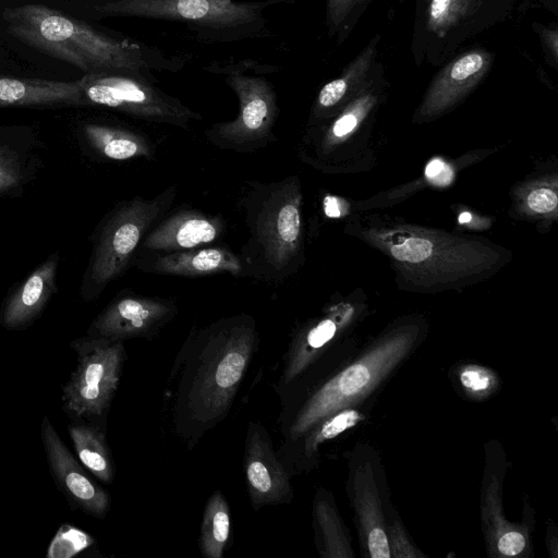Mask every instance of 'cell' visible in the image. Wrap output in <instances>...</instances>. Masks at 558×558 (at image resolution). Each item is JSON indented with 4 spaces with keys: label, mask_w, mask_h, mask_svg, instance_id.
Masks as SVG:
<instances>
[{
    "label": "cell",
    "mask_w": 558,
    "mask_h": 558,
    "mask_svg": "<svg viewBox=\"0 0 558 558\" xmlns=\"http://www.w3.org/2000/svg\"><path fill=\"white\" fill-rule=\"evenodd\" d=\"M258 343L248 315L220 319L185 341L170 379L177 378L173 425L189 449L228 415Z\"/></svg>",
    "instance_id": "6da1fadb"
},
{
    "label": "cell",
    "mask_w": 558,
    "mask_h": 558,
    "mask_svg": "<svg viewBox=\"0 0 558 558\" xmlns=\"http://www.w3.org/2000/svg\"><path fill=\"white\" fill-rule=\"evenodd\" d=\"M4 20L20 40L86 74H143L148 68L147 54L138 44L112 38L49 7L19 5L7 10Z\"/></svg>",
    "instance_id": "7a4b0ae2"
},
{
    "label": "cell",
    "mask_w": 558,
    "mask_h": 558,
    "mask_svg": "<svg viewBox=\"0 0 558 558\" xmlns=\"http://www.w3.org/2000/svg\"><path fill=\"white\" fill-rule=\"evenodd\" d=\"M404 338L392 339L328 379L307 398L284 405L280 413L283 444L298 439L320 420L356 403L402 359L409 347Z\"/></svg>",
    "instance_id": "3957f363"
},
{
    "label": "cell",
    "mask_w": 558,
    "mask_h": 558,
    "mask_svg": "<svg viewBox=\"0 0 558 558\" xmlns=\"http://www.w3.org/2000/svg\"><path fill=\"white\" fill-rule=\"evenodd\" d=\"M175 189L168 187L153 198L133 197L119 204L107 217L92 255L83 293L97 296L128 268L153 225L170 207Z\"/></svg>",
    "instance_id": "277c9868"
},
{
    "label": "cell",
    "mask_w": 558,
    "mask_h": 558,
    "mask_svg": "<svg viewBox=\"0 0 558 558\" xmlns=\"http://www.w3.org/2000/svg\"><path fill=\"white\" fill-rule=\"evenodd\" d=\"M76 365L62 387V411L69 420L107 426L126 352L123 341L84 336L70 343Z\"/></svg>",
    "instance_id": "5b68a950"
},
{
    "label": "cell",
    "mask_w": 558,
    "mask_h": 558,
    "mask_svg": "<svg viewBox=\"0 0 558 558\" xmlns=\"http://www.w3.org/2000/svg\"><path fill=\"white\" fill-rule=\"evenodd\" d=\"M248 225L258 254L274 277L291 270L301 242L299 189L292 179L260 185L248 205Z\"/></svg>",
    "instance_id": "8992f818"
},
{
    "label": "cell",
    "mask_w": 558,
    "mask_h": 558,
    "mask_svg": "<svg viewBox=\"0 0 558 558\" xmlns=\"http://www.w3.org/2000/svg\"><path fill=\"white\" fill-rule=\"evenodd\" d=\"M78 81L86 105L107 107L140 120L184 130L202 120L199 113L153 85L142 73L85 74Z\"/></svg>",
    "instance_id": "52a82bcc"
},
{
    "label": "cell",
    "mask_w": 558,
    "mask_h": 558,
    "mask_svg": "<svg viewBox=\"0 0 558 558\" xmlns=\"http://www.w3.org/2000/svg\"><path fill=\"white\" fill-rule=\"evenodd\" d=\"M239 99L235 119L211 125L208 141L222 149L252 153L274 141L278 116L276 93L263 77L230 72L226 78Z\"/></svg>",
    "instance_id": "ba28073f"
},
{
    "label": "cell",
    "mask_w": 558,
    "mask_h": 558,
    "mask_svg": "<svg viewBox=\"0 0 558 558\" xmlns=\"http://www.w3.org/2000/svg\"><path fill=\"white\" fill-rule=\"evenodd\" d=\"M266 5L235 0H104L93 10L98 17H142L232 28L256 21Z\"/></svg>",
    "instance_id": "9c48e42d"
},
{
    "label": "cell",
    "mask_w": 558,
    "mask_h": 558,
    "mask_svg": "<svg viewBox=\"0 0 558 558\" xmlns=\"http://www.w3.org/2000/svg\"><path fill=\"white\" fill-rule=\"evenodd\" d=\"M40 439L52 481L71 509L105 519L111 507L110 494L90 477L46 415L40 423Z\"/></svg>",
    "instance_id": "30bf717a"
},
{
    "label": "cell",
    "mask_w": 558,
    "mask_h": 558,
    "mask_svg": "<svg viewBox=\"0 0 558 558\" xmlns=\"http://www.w3.org/2000/svg\"><path fill=\"white\" fill-rule=\"evenodd\" d=\"M243 466L250 502L255 511L292 501L291 473L275 451L266 427L255 421H250L246 427Z\"/></svg>",
    "instance_id": "8fae6325"
},
{
    "label": "cell",
    "mask_w": 558,
    "mask_h": 558,
    "mask_svg": "<svg viewBox=\"0 0 558 558\" xmlns=\"http://www.w3.org/2000/svg\"><path fill=\"white\" fill-rule=\"evenodd\" d=\"M171 300L126 293L112 300L92 322L87 336L110 341L151 338L177 314Z\"/></svg>",
    "instance_id": "7c38bea8"
},
{
    "label": "cell",
    "mask_w": 558,
    "mask_h": 558,
    "mask_svg": "<svg viewBox=\"0 0 558 558\" xmlns=\"http://www.w3.org/2000/svg\"><path fill=\"white\" fill-rule=\"evenodd\" d=\"M223 221L197 210H180L159 221L145 235L142 248L177 252L216 241L223 232Z\"/></svg>",
    "instance_id": "4fadbf2b"
},
{
    "label": "cell",
    "mask_w": 558,
    "mask_h": 558,
    "mask_svg": "<svg viewBox=\"0 0 558 558\" xmlns=\"http://www.w3.org/2000/svg\"><path fill=\"white\" fill-rule=\"evenodd\" d=\"M140 268L155 274L180 277L210 276L220 272L241 275L243 264L231 251L210 246L167 252L140 264Z\"/></svg>",
    "instance_id": "5bb4252c"
},
{
    "label": "cell",
    "mask_w": 558,
    "mask_h": 558,
    "mask_svg": "<svg viewBox=\"0 0 558 558\" xmlns=\"http://www.w3.org/2000/svg\"><path fill=\"white\" fill-rule=\"evenodd\" d=\"M58 257L41 264L5 301L0 324L7 330H22L32 325L56 291Z\"/></svg>",
    "instance_id": "9a60e30c"
},
{
    "label": "cell",
    "mask_w": 558,
    "mask_h": 558,
    "mask_svg": "<svg viewBox=\"0 0 558 558\" xmlns=\"http://www.w3.org/2000/svg\"><path fill=\"white\" fill-rule=\"evenodd\" d=\"M86 105L80 81L59 82L0 75V107Z\"/></svg>",
    "instance_id": "2e32d148"
},
{
    "label": "cell",
    "mask_w": 558,
    "mask_h": 558,
    "mask_svg": "<svg viewBox=\"0 0 558 558\" xmlns=\"http://www.w3.org/2000/svg\"><path fill=\"white\" fill-rule=\"evenodd\" d=\"M66 430L82 465L97 481L111 484L116 468L107 439V426L83 420H70Z\"/></svg>",
    "instance_id": "e0dca14e"
},
{
    "label": "cell",
    "mask_w": 558,
    "mask_h": 558,
    "mask_svg": "<svg viewBox=\"0 0 558 558\" xmlns=\"http://www.w3.org/2000/svg\"><path fill=\"white\" fill-rule=\"evenodd\" d=\"M83 130L90 146L107 159L125 161L154 155L151 142L132 130L96 123H88Z\"/></svg>",
    "instance_id": "ac0fdd59"
},
{
    "label": "cell",
    "mask_w": 558,
    "mask_h": 558,
    "mask_svg": "<svg viewBox=\"0 0 558 558\" xmlns=\"http://www.w3.org/2000/svg\"><path fill=\"white\" fill-rule=\"evenodd\" d=\"M231 514L225 495L214 492L203 511L199 548L205 558H221L230 539Z\"/></svg>",
    "instance_id": "d6986e66"
},
{
    "label": "cell",
    "mask_w": 558,
    "mask_h": 558,
    "mask_svg": "<svg viewBox=\"0 0 558 558\" xmlns=\"http://www.w3.org/2000/svg\"><path fill=\"white\" fill-rule=\"evenodd\" d=\"M95 544V538L87 532L63 523L51 538L46 558H72Z\"/></svg>",
    "instance_id": "ffe728a7"
},
{
    "label": "cell",
    "mask_w": 558,
    "mask_h": 558,
    "mask_svg": "<svg viewBox=\"0 0 558 558\" xmlns=\"http://www.w3.org/2000/svg\"><path fill=\"white\" fill-rule=\"evenodd\" d=\"M314 514L319 538L324 544L322 555L329 557L342 556L341 550L344 545L336 513L327 499L322 495H317Z\"/></svg>",
    "instance_id": "44dd1931"
},
{
    "label": "cell",
    "mask_w": 558,
    "mask_h": 558,
    "mask_svg": "<svg viewBox=\"0 0 558 558\" xmlns=\"http://www.w3.org/2000/svg\"><path fill=\"white\" fill-rule=\"evenodd\" d=\"M22 179V162L17 153L0 144V195L16 187Z\"/></svg>",
    "instance_id": "7402d4cb"
},
{
    "label": "cell",
    "mask_w": 558,
    "mask_h": 558,
    "mask_svg": "<svg viewBox=\"0 0 558 558\" xmlns=\"http://www.w3.org/2000/svg\"><path fill=\"white\" fill-rule=\"evenodd\" d=\"M433 244L426 239L411 238L391 247L392 256L401 262L420 263L430 256Z\"/></svg>",
    "instance_id": "603a6c76"
},
{
    "label": "cell",
    "mask_w": 558,
    "mask_h": 558,
    "mask_svg": "<svg viewBox=\"0 0 558 558\" xmlns=\"http://www.w3.org/2000/svg\"><path fill=\"white\" fill-rule=\"evenodd\" d=\"M483 65L484 59L482 54L476 52L468 53L453 63L450 76L454 81H463L478 73Z\"/></svg>",
    "instance_id": "cb8c5ba5"
},
{
    "label": "cell",
    "mask_w": 558,
    "mask_h": 558,
    "mask_svg": "<svg viewBox=\"0 0 558 558\" xmlns=\"http://www.w3.org/2000/svg\"><path fill=\"white\" fill-rule=\"evenodd\" d=\"M557 195L554 191L542 187L527 196L529 207L536 213H549L557 206Z\"/></svg>",
    "instance_id": "d4e9b609"
},
{
    "label": "cell",
    "mask_w": 558,
    "mask_h": 558,
    "mask_svg": "<svg viewBox=\"0 0 558 558\" xmlns=\"http://www.w3.org/2000/svg\"><path fill=\"white\" fill-rule=\"evenodd\" d=\"M347 90V83L342 78L333 80L327 83L319 92L318 104L324 107H331L336 105L344 95Z\"/></svg>",
    "instance_id": "484cf974"
},
{
    "label": "cell",
    "mask_w": 558,
    "mask_h": 558,
    "mask_svg": "<svg viewBox=\"0 0 558 558\" xmlns=\"http://www.w3.org/2000/svg\"><path fill=\"white\" fill-rule=\"evenodd\" d=\"M460 378L462 384L473 391L486 390L490 385L488 373L474 366L465 368Z\"/></svg>",
    "instance_id": "4316f807"
},
{
    "label": "cell",
    "mask_w": 558,
    "mask_h": 558,
    "mask_svg": "<svg viewBox=\"0 0 558 558\" xmlns=\"http://www.w3.org/2000/svg\"><path fill=\"white\" fill-rule=\"evenodd\" d=\"M367 541L369 554L373 558H389L391 556L387 535L381 527H373L368 532Z\"/></svg>",
    "instance_id": "83f0119b"
},
{
    "label": "cell",
    "mask_w": 558,
    "mask_h": 558,
    "mask_svg": "<svg viewBox=\"0 0 558 558\" xmlns=\"http://www.w3.org/2000/svg\"><path fill=\"white\" fill-rule=\"evenodd\" d=\"M525 546L524 536L515 531L504 534L498 541V550L506 556H515Z\"/></svg>",
    "instance_id": "f1b7e54d"
},
{
    "label": "cell",
    "mask_w": 558,
    "mask_h": 558,
    "mask_svg": "<svg viewBox=\"0 0 558 558\" xmlns=\"http://www.w3.org/2000/svg\"><path fill=\"white\" fill-rule=\"evenodd\" d=\"M356 125V118L352 113H348L338 119L333 126L332 133L337 137H341L351 132Z\"/></svg>",
    "instance_id": "f546056e"
},
{
    "label": "cell",
    "mask_w": 558,
    "mask_h": 558,
    "mask_svg": "<svg viewBox=\"0 0 558 558\" xmlns=\"http://www.w3.org/2000/svg\"><path fill=\"white\" fill-rule=\"evenodd\" d=\"M450 0H433L430 5V15L433 19L438 20L444 16Z\"/></svg>",
    "instance_id": "4dcf8cb0"
},
{
    "label": "cell",
    "mask_w": 558,
    "mask_h": 558,
    "mask_svg": "<svg viewBox=\"0 0 558 558\" xmlns=\"http://www.w3.org/2000/svg\"><path fill=\"white\" fill-rule=\"evenodd\" d=\"M452 175H453V173H452L451 168L448 165H446V167L442 169V171L435 178L430 179L429 181L433 184L444 186L451 182Z\"/></svg>",
    "instance_id": "1f68e13d"
},
{
    "label": "cell",
    "mask_w": 558,
    "mask_h": 558,
    "mask_svg": "<svg viewBox=\"0 0 558 558\" xmlns=\"http://www.w3.org/2000/svg\"><path fill=\"white\" fill-rule=\"evenodd\" d=\"M447 163H445L444 161L439 160V159H434L432 160L426 169H425V174L427 177L428 180L435 178L436 175H438L442 169L446 167Z\"/></svg>",
    "instance_id": "d6a6232c"
},
{
    "label": "cell",
    "mask_w": 558,
    "mask_h": 558,
    "mask_svg": "<svg viewBox=\"0 0 558 558\" xmlns=\"http://www.w3.org/2000/svg\"><path fill=\"white\" fill-rule=\"evenodd\" d=\"M325 210H326V214L330 217H339L340 216L339 204H338L337 199L333 197H327L325 199Z\"/></svg>",
    "instance_id": "836d02e7"
},
{
    "label": "cell",
    "mask_w": 558,
    "mask_h": 558,
    "mask_svg": "<svg viewBox=\"0 0 558 558\" xmlns=\"http://www.w3.org/2000/svg\"><path fill=\"white\" fill-rule=\"evenodd\" d=\"M472 219V216L471 214L469 213H463L459 216V222L460 223H466L469 222L470 220Z\"/></svg>",
    "instance_id": "e575fe53"
}]
</instances>
